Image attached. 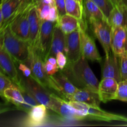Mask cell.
Wrapping results in <instances>:
<instances>
[{
    "label": "cell",
    "mask_w": 127,
    "mask_h": 127,
    "mask_svg": "<svg viewBox=\"0 0 127 127\" xmlns=\"http://www.w3.org/2000/svg\"><path fill=\"white\" fill-rule=\"evenodd\" d=\"M61 71L78 88H85L97 93L99 82L84 56L81 55L73 63H68Z\"/></svg>",
    "instance_id": "obj_1"
},
{
    "label": "cell",
    "mask_w": 127,
    "mask_h": 127,
    "mask_svg": "<svg viewBox=\"0 0 127 127\" xmlns=\"http://www.w3.org/2000/svg\"><path fill=\"white\" fill-rule=\"evenodd\" d=\"M1 43L14 61L26 63L29 58L31 47L27 41L16 36L7 24L1 30Z\"/></svg>",
    "instance_id": "obj_2"
},
{
    "label": "cell",
    "mask_w": 127,
    "mask_h": 127,
    "mask_svg": "<svg viewBox=\"0 0 127 127\" xmlns=\"http://www.w3.org/2000/svg\"><path fill=\"white\" fill-rule=\"evenodd\" d=\"M26 63L32 71V76L36 81L48 90L56 92V94L59 95L58 89L55 83L51 78V76L47 74L45 69L44 60L37 51L31 49L29 58Z\"/></svg>",
    "instance_id": "obj_3"
},
{
    "label": "cell",
    "mask_w": 127,
    "mask_h": 127,
    "mask_svg": "<svg viewBox=\"0 0 127 127\" xmlns=\"http://www.w3.org/2000/svg\"><path fill=\"white\" fill-rule=\"evenodd\" d=\"M21 87H23L26 91L29 92L37 102L39 104L45 105L47 109L51 110L52 102H51V94L49 90L40 84L31 76L30 77H25L19 74Z\"/></svg>",
    "instance_id": "obj_4"
},
{
    "label": "cell",
    "mask_w": 127,
    "mask_h": 127,
    "mask_svg": "<svg viewBox=\"0 0 127 127\" xmlns=\"http://www.w3.org/2000/svg\"><path fill=\"white\" fill-rule=\"evenodd\" d=\"M90 25L93 33L101 44L105 55L112 52L111 39L112 27L108 22L107 19H91L88 22Z\"/></svg>",
    "instance_id": "obj_5"
},
{
    "label": "cell",
    "mask_w": 127,
    "mask_h": 127,
    "mask_svg": "<svg viewBox=\"0 0 127 127\" xmlns=\"http://www.w3.org/2000/svg\"><path fill=\"white\" fill-rule=\"evenodd\" d=\"M57 22L43 20L42 21L40 29L34 49L43 58L44 61L47 58L50 48L53 37V31Z\"/></svg>",
    "instance_id": "obj_6"
},
{
    "label": "cell",
    "mask_w": 127,
    "mask_h": 127,
    "mask_svg": "<svg viewBox=\"0 0 127 127\" xmlns=\"http://www.w3.org/2000/svg\"><path fill=\"white\" fill-rule=\"evenodd\" d=\"M29 6L27 9L17 13L12 18L9 25L11 31L20 38L29 42V23L28 19Z\"/></svg>",
    "instance_id": "obj_7"
},
{
    "label": "cell",
    "mask_w": 127,
    "mask_h": 127,
    "mask_svg": "<svg viewBox=\"0 0 127 127\" xmlns=\"http://www.w3.org/2000/svg\"><path fill=\"white\" fill-rule=\"evenodd\" d=\"M79 34L82 55L88 60L101 62L102 58L98 52L93 38L87 33L86 29L80 26Z\"/></svg>",
    "instance_id": "obj_8"
},
{
    "label": "cell",
    "mask_w": 127,
    "mask_h": 127,
    "mask_svg": "<svg viewBox=\"0 0 127 127\" xmlns=\"http://www.w3.org/2000/svg\"><path fill=\"white\" fill-rule=\"evenodd\" d=\"M0 66L4 71L6 75L20 88L21 81L19 73L15 64L14 60L2 46L1 34L0 35Z\"/></svg>",
    "instance_id": "obj_9"
},
{
    "label": "cell",
    "mask_w": 127,
    "mask_h": 127,
    "mask_svg": "<svg viewBox=\"0 0 127 127\" xmlns=\"http://www.w3.org/2000/svg\"><path fill=\"white\" fill-rule=\"evenodd\" d=\"M51 110L67 120H78L77 110L69 104L68 100L61 97L55 93L51 94Z\"/></svg>",
    "instance_id": "obj_10"
},
{
    "label": "cell",
    "mask_w": 127,
    "mask_h": 127,
    "mask_svg": "<svg viewBox=\"0 0 127 127\" xmlns=\"http://www.w3.org/2000/svg\"><path fill=\"white\" fill-rule=\"evenodd\" d=\"M66 45L68 63H71L78 60L82 55L79 29L66 35Z\"/></svg>",
    "instance_id": "obj_11"
},
{
    "label": "cell",
    "mask_w": 127,
    "mask_h": 127,
    "mask_svg": "<svg viewBox=\"0 0 127 127\" xmlns=\"http://www.w3.org/2000/svg\"><path fill=\"white\" fill-rule=\"evenodd\" d=\"M102 78H113L118 83L122 81L120 71L119 58L112 52L105 55L102 68Z\"/></svg>",
    "instance_id": "obj_12"
},
{
    "label": "cell",
    "mask_w": 127,
    "mask_h": 127,
    "mask_svg": "<svg viewBox=\"0 0 127 127\" xmlns=\"http://www.w3.org/2000/svg\"><path fill=\"white\" fill-rule=\"evenodd\" d=\"M51 78L58 88L60 96L66 100H69V98L78 89V87L69 80L62 71H58L57 73L51 76Z\"/></svg>",
    "instance_id": "obj_13"
},
{
    "label": "cell",
    "mask_w": 127,
    "mask_h": 127,
    "mask_svg": "<svg viewBox=\"0 0 127 127\" xmlns=\"http://www.w3.org/2000/svg\"><path fill=\"white\" fill-rule=\"evenodd\" d=\"M112 52L118 57L127 53V28L112 27Z\"/></svg>",
    "instance_id": "obj_14"
},
{
    "label": "cell",
    "mask_w": 127,
    "mask_h": 127,
    "mask_svg": "<svg viewBox=\"0 0 127 127\" xmlns=\"http://www.w3.org/2000/svg\"><path fill=\"white\" fill-rule=\"evenodd\" d=\"M119 83L115 79L110 78H102L98 86V95L101 102L116 99Z\"/></svg>",
    "instance_id": "obj_15"
},
{
    "label": "cell",
    "mask_w": 127,
    "mask_h": 127,
    "mask_svg": "<svg viewBox=\"0 0 127 127\" xmlns=\"http://www.w3.org/2000/svg\"><path fill=\"white\" fill-rule=\"evenodd\" d=\"M28 19L29 23V43L31 49L34 48L38 38L42 20L40 18L35 4L31 5L29 9Z\"/></svg>",
    "instance_id": "obj_16"
},
{
    "label": "cell",
    "mask_w": 127,
    "mask_h": 127,
    "mask_svg": "<svg viewBox=\"0 0 127 127\" xmlns=\"http://www.w3.org/2000/svg\"><path fill=\"white\" fill-rule=\"evenodd\" d=\"M88 115L86 119L104 120L106 122L122 121L127 122V117L118 114H112L102 110L100 107H94L88 105L87 107Z\"/></svg>",
    "instance_id": "obj_17"
},
{
    "label": "cell",
    "mask_w": 127,
    "mask_h": 127,
    "mask_svg": "<svg viewBox=\"0 0 127 127\" xmlns=\"http://www.w3.org/2000/svg\"><path fill=\"white\" fill-rule=\"evenodd\" d=\"M68 101L80 102L94 107H100L101 102L98 93L85 88H78Z\"/></svg>",
    "instance_id": "obj_18"
},
{
    "label": "cell",
    "mask_w": 127,
    "mask_h": 127,
    "mask_svg": "<svg viewBox=\"0 0 127 127\" xmlns=\"http://www.w3.org/2000/svg\"><path fill=\"white\" fill-rule=\"evenodd\" d=\"M21 4V0H1L0 5L3 17V23L1 31L9 24L12 18L18 13Z\"/></svg>",
    "instance_id": "obj_19"
},
{
    "label": "cell",
    "mask_w": 127,
    "mask_h": 127,
    "mask_svg": "<svg viewBox=\"0 0 127 127\" xmlns=\"http://www.w3.org/2000/svg\"><path fill=\"white\" fill-rule=\"evenodd\" d=\"M66 35L63 33V31L56 24L54 31H53L50 48L47 58L48 57H56L57 53L60 52H63L66 54Z\"/></svg>",
    "instance_id": "obj_20"
},
{
    "label": "cell",
    "mask_w": 127,
    "mask_h": 127,
    "mask_svg": "<svg viewBox=\"0 0 127 127\" xmlns=\"http://www.w3.org/2000/svg\"><path fill=\"white\" fill-rule=\"evenodd\" d=\"M107 21L112 27L127 28V6L122 4L114 6L107 17Z\"/></svg>",
    "instance_id": "obj_21"
},
{
    "label": "cell",
    "mask_w": 127,
    "mask_h": 127,
    "mask_svg": "<svg viewBox=\"0 0 127 127\" xmlns=\"http://www.w3.org/2000/svg\"><path fill=\"white\" fill-rule=\"evenodd\" d=\"M57 25L65 35L69 34L79 29L81 21L73 16L67 14L60 16L57 21Z\"/></svg>",
    "instance_id": "obj_22"
},
{
    "label": "cell",
    "mask_w": 127,
    "mask_h": 127,
    "mask_svg": "<svg viewBox=\"0 0 127 127\" xmlns=\"http://www.w3.org/2000/svg\"><path fill=\"white\" fill-rule=\"evenodd\" d=\"M27 122L31 126L40 125L43 124L47 117V107L43 104H37L28 113Z\"/></svg>",
    "instance_id": "obj_23"
},
{
    "label": "cell",
    "mask_w": 127,
    "mask_h": 127,
    "mask_svg": "<svg viewBox=\"0 0 127 127\" xmlns=\"http://www.w3.org/2000/svg\"><path fill=\"white\" fill-rule=\"evenodd\" d=\"M83 16H84L85 21L83 20L82 21H84L87 24L91 19H106L101 9L91 0H83Z\"/></svg>",
    "instance_id": "obj_24"
},
{
    "label": "cell",
    "mask_w": 127,
    "mask_h": 127,
    "mask_svg": "<svg viewBox=\"0 0 127 127\" xmlns=\"http://www.w3.org/2000/svg\"><path fill=\"white\" fill-rule=\"evenodd\" d=\"M3 97L16 105V107L23 104L24 101L21 89L17 85L7 88L4 92Z\"/></svg>",
    "instance_id": "obj_25"
},
{
    "label": "cell",
    "mask_w": 127,
    "mask_h": 127,
    "mask_svg": "<svg viewBox=\"0 0 127 127\" xmlns=\"http://www.w3.org/2000/svg\"><path fill=\"white\" fill-rule=\"evenodd\" d=\"M66 12L81 22L83 19V7L76 0H65Z\"/></svg>",
    "instance_id": "obj_26"
},
{
    "label": "cell",
    "mask_w": 127,
    "mask_h": 127,
    "mask_svg": "<svg viewBox=\"0 0 127 127\" xmlns=\"http://www.w3.org/2000/svg\"><path fill=\"white\" fill-rule=\"evenodd\" d=\"M19 88L21 89V92L22 93L24 101L23 104L20 105L17 108L18 109L26 112V113H28L33 107L38 104V103L35 99V98L27 91H26L23 87L21 86Z\"/></svg>",
    "instance_id": "obj_27"
},
{
    "label": "cell",
    "mask_w": 127,
    "mask_h": 127,
    "mask_svg": "<svg viewBox=\"0 0 127 127\" xmlns=\"http://www.w3.org/2000/svg\"><path fill=\"white\" fill-rule=\"evenodd\" d=\"M34 4L37 7L40 18L42 21L47 20L52 6L42 2L41 0H35Z\"/></svg>",
    "instance_id": "obj_28"
},
{
    "label": "cell",
    "mask_w": 127,
    "mask_h": 127,
    "mask_svg": "<svg viewBox=\"0 0 127 127\" xmlns=\"http://www.w3.org/2000/svg\"><path fill=\"white\" fill-rule=\"evenodd\" d=\"M101 9L104 16L107 19L110 12L114 8V5L110 0H91Z\"/></svg>",
    "instance_id": "obj_29"
},
{
    "label": "cell",
    "mask_w": 127,
    "mask_h": 127,
    "mask_svg": "<svg viewBox=\"0 0 127 127\" xmlns=\"http://www.w3.org/2000/svg\"><path fill=\"white\" fill-rule=\"evenodd\" d=\"M16 85L7 75L0 73V97H3L4 92L7 88Z\"/></svg>",
    "instance_id": "obj_30"
},
{
    "label": "cell",
    "mask_w": 127,
    "mask_h": 127,
    "mask_svg": "<svg viewBox=\"0 0 127 127\" xmlns=\"http://www.w3.org/2000/svg\"><path fill=\"white\" fill-rule=\"evenodd\" d=\"M127 102V81L122 80L119 83L116 99Z\"/></svg>",
    "instance_id": "obj_31"
},
{
    "label": "cell",
    "mask_w": 127,
    "mask_h": 127,
    "mask_svg": "<svg viewBox=\"0 0 127 127\" xmlns=\"http://www.w3.org/2000/svg\"><path fill=\"white\" fill-rule=\"evenodd\" d=\"M119 58L122 79L127 81V53L122 55Z\"/></svg>",
    "instance_id": "obj_32"
},
{
    "label": "cell",
    "mask_w": 127,
    "mask_h": 127,
    "mask_svg": "<svg viewBox=\"0 0 127 127\" xmlns=\"http://www.w3.org/2000/svg\"><path fill=\"white\" fill-rule=\"evenodd\" d=\"M57 65L60 70H63L68 64V59L65 53L63 52H58L56 55Z\"/></svg>",
    "instance_id": "obj_33"
},
{
    "label": "cell",
    "mask_w": 127,
    "mask_h": 127,
    "mask_svg": "<svg viewBox=\"0 0 127 127\" xmlns=\"http://www.w3.org/2000/svg\"><path fill=\"white\" fill-rule=\"evenodd\" d=\"M55 7L58 11L59 17L66 14L65 0H54Z\"/></svg>",
    "instance_id": "obj_34"
},
{
    "label": "cell",
    "mask_w": 127,
    "mask_h": 127,
    "mask_svg": "<svg viewBox=\"0 0 127 127\" xmlns=\"http://www.w3.org/2000/svg\"><path fill=\"white\" fill-rule=\"evenodd\" d=\"M44 66L46 72H47V74L50 76H52L53 75V74H55V73H57L60 69L58 65H54V64H52V63L47 62V61H45Z\"/></svg>",
    "instance_id": "obj_35"
},
{
    "label": "cell",
    "mask_w": 127,
    "mask_h": 127,
    "mask_svg": "<svg viewBox=\"0 0 127 127\" xmlns=\"http://www.w3.org/2000/svg\"><path fill=\"white\" fill-rule=\"evenodd\" d=\"M18 69L21 72V74L25 77L32 76V71L28 65L24 63H19Z\"/></svg>",
    "instance_id": "obj_36"
},
{
    "label": "cell",
    "mask_w": 127,
    "mask_h": 127,
    "mask_svg": "<svg viewBox=\"0 0 127 127\" xmlns=\"http://www.w3.org/2000/svg\"><path fill=\"white\" fill-rule=\"evenodd\" d=\"M34 1L35 0H21V4L19 10V12H21V11L27 9L29 6H30L32 4L34 3Z\"/></svg>",
    "instance_id": "obj_37"
},
{
    "label": "cell",
    "mask_w": 127,
    "mask_h": 127,
    "mask_svg": "<svg viewBox=\"0 0 127 127\" xmlns=\"http://www.w3.org/2000/svg\"><path fill=\"white\" fill-rule=\"evenodd\" d=\"M11 110H12V109H11V108L7 107L2 105V104H1V105H0V114H2V113L6 112Z\"/></svg>",
    "instance_id": "obj_38"
},
{
    "label": "cell",
    "mask_w": 127,
    "mask_h": 127,
    "mask_svg": "<svg viewBox=\"0 0 127 127\" xmlns=\"http://www.w3.org/2000/svg\"><path fill=\"white\" fill-rule=\"evenodd\" d=\"M112 2V3L113 4L114 6H119V5L122 4V0H110Z\"/></svg>",
    "instance_id": "obj_39"
},
{
    "label": "cell",
    "mask_w": 127,
    "mask_h": 127,
    "mask_svg": "<svg viewBox=\"0 0 127 127\" xmlns=\"http://www.w3.org/2000/svg\"><path fill=\"white\" fill-rule=\"evenodd\" d=\"M42 2H45V3L51 5L52 6H55V1L54 0H41Z\"/></svg>",
    "instance_id": "obj_40"
},
{
    "label": "cell",
    "mask_w": 127,
    "mask_h": 127,
    "mask_svg": "<svg viewBox=\"0 0 127 127\" xmlns=\"http://www.w3.org/2000/svg\"><path fill=\"white\" fill-rule=\"evenodd\" d=\"M2 23H3V17H2V11H1V5H0V31H1V28H2Z\"/></svg>",
    "instance_id": "obj_41"
},
{
    "label": "cell",
    "mask_w": 127,
    "mask_h": 127,
    "mask_svg": "<svg viewBox=\"0 0 127 127\" xmlns=\"http://www.w3.org/2000/svg\"><path fill=\"white\" fill-rule=\"evenodd\" d=\"M0 73H2V74H6V73H5L4 71L3 70V69H2V67H1V66H0Z\"/></svg>",
    "instance_id": "obj_42"
},
{
    "label": "cell",
    "mask_w": 127,
    "mask_h": 127,
    "mask_svg": "<svg viewBox=\"0 0 127 127\" xmlns=\"http://www.w3.org/2000/svg\"><path fill=\"white\" fill-rule=\"evenodd\" d=\"M122 3L124 4L127 6V0H122Z\"/></svg>",
    "instance_id": "obj_43"
},
{
    "label": "cell",
    "mask_w": 127,
    "mask_h": 127,
    "mask_svg": "<svg viewBox=\"0 0 127 127\" xmlns=\"http://www.w3.org/2000/svg\"><path fill=\"white\" fill-rule=\"evenodd\" d=\"M76 1H78V2H79V3H80L81 4L82 6H83V0H76Z\"/></svg>",
    "instance_id": "obj_44"
},
{
    "label": "cell",
    "mask_w": 127,
    "mask_h": 127,
    "mask_svg": "<svg viewBox=\"0 0 127 127\" xmlns=\"http://www.w3.org/2000/svg\"><path fill=\"white\" fill-rule=\"evenodd\" d=\"M1 0H0V2H1Z\"/></svg>",
    "instance_id": "obj_45"
},
{
    "label": "cell",
    "mask_w": 127,
    "mask_h": 127,
    "mask_svg": "<svg viewBox=\"0 0 127 127\" xmlns=\"http://www.w3.org/2000/svg\"><path fill=\"white\" fill-rule=\"evenodd\" d=\"M1 103H0V105H1Z\"/></svg>",
    "instance_id": "obj_46"
}]
</instances>
